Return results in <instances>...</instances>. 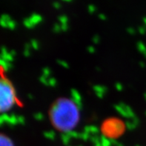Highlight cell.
I'll return each mask as SVG.
<instances>
[{
	"mask_svg": "<svg viewBox=\"0 0 146 146\" xmlns=\"http://www.w3.org/2000/svg\"><path fill=\"white\" fill-rule=\"evenodd\" d=\"M49 115L54 128L63 132L74 129L80 121V111L76 103L67 98L56 100L50 107Z\"/></svg>",
	"mask_w": 146,
	"mask_h": 146,
	"instance_id": "1",
	"label": "cell"
},
{
	"mask_svg": "<svg viewBox=\"0 0 146 146\" xmlns=\"http://www.w3.org/2000/svg\"><path fill=\"white\" fill-rule=\"evenodd\" d=\"M17 102L13 85L7 78L0 74V113L11 111L17 106Z\"/></svg>",
	"mask_w": 146,
	"mask_h": 146,
	"instance_id": "2",
	"label": "cell"
},
{
	"mask_svg": "<svg viewBox=\"0 0 146 146\" xmlns=\"http://www.w3.org/2000/svg\"><path fill=\"white\" fill-rule=\"evenodd\" d=\"M124 126L122 122L118 119H109L104 122L102 126L103 134L110 138H116L122 134Z\"/></svg>",
	"mask_w": 146,
	"mask_h": 146,
	"instance_id": "3",
	"label": "cell"
},
{
	"mask_svg": "<svg viewBox=\"0 0 146 146\" xmlns=\"http://www.w3.org/2000/svg\"><path fill=\"white\" fill-rule=\"evenodd\" d=\"M0 146H14V144L9 137L0 133Z\"/></svg>",
	"mask_w": 146,
	"mask_h": 146,
	"instance_id": "4",
	"label": "cell"
}]
</instances>
